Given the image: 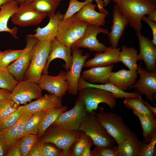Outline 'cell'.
Segmentation results:
<instances>
[{
    "instance_id": "6da1fadb",
    "label": "cell",
    "mask_w": 156,
    "mask_h": 156,
    "mask_svg": "<svg viewBox=\"0 0 156 156\" xmlns=\"http://www.w3.org/2000/svg\"><path fill=\"white\" fill-rule=\"evenodd\" d=\"M117 5L136 32L142 28V18L156 9L153 0H111Z\"/></svg>"
},
{
    "instance_id": "7a4b0ae2",
    "label": "cell",
    "mask_w": 156,
    "mask_h": 156,
    "mask_svg": "<svg viewBox=\"0 0 156 156\" xmlns=\"http://www.w3.org/2000/svg\"><path fill=\"white\" fill-rule=\"evenodd\" d=\"M94 111L86 112L78 130L90 137L95 146H114L116 142L98 120Z\"/></svg>"
},
{
    "instance_id": "3957f363",
    "label": "cell",
    "mask_w": 156,
    "mask_h": 156,
    "mask_svg": "<svg viewBox=\"0 0 156 156\" xmlns=\"http://www.w3.org/2000/svg\"><path fill=\"white\" fill-rule=\"evenodd\" d=\"M51 41L38 40L33 48L30 63L24 80L38 84L47 63L51 49Z\"/></svg>"
},
{
    "instance_id": "277c9868",
    "label": "cell",
    "mask_w": 156,
    "mask_h": 156,
    "mask_svg": "<svg viewBox=\"0 0 156 156\" xmlns=\"http://www.w3.org/2000/svg\"><path fill=\"white\" fill-rule=\"evenodd\" d=\"M96 116L99 122L118 145L135 134L125 123L122 117L115 113L101 111L96 113Z\"/></svg>"
},
{
    "instance_id": "5b68a950",
    "label": "cell",
    "mask_w": 156,
    "mask_h": 156,
    "mask_svg": "<svg viewBox=\"0 0 156 156\" xmlns=\"http://www.w3.org/2000/svg\"><path fill=\"white\" fill-rule=\"evenodd\" d=\"M81 131L50 127L40 138L44 143H51L62 149L63 156H71L70 149L79 137Z\"/></svg>"
},
{
    "instance_id": "8992f818",
    "label": "cell",
    "mask_w": 156,
    "mask_h": 156,
    "mask_svg": "<svg viewBox=\"0 0 156 156\" xmlns=\"http://www.w3.org/2000/svg\"><path fill=\"white\" fill-rule=\"evenodd\" d=\"M88 24L78 19L74 15L59 23L56 38L67 47L72 45L83 35Z\"/></svg>"
},
{
    "instance_id": "52a82bcc",
    "label": "cell",
    "mask_w": 156,
    "mask_h": 156,
    "mask_svg": "<svg viewBox=\"0 0 156 156\" xmlns=\"http://www.w3.org/2000/svg\"><path fill=\"white\" fill-rule=\"evenodd\" d=\"M79 97L84 102L86 112H96L98 105L104 103L111 109H113L116 105V98L113 94L102 89L88 87L78 91Z\"/></svg>"
},
{
    "instance_id": "ba28073f",
    "label": "cell",
    "mask_w": 156,
    "mask_h": 156,
    "mask_svg": "<svg viewBox=\"0 0 156 156\" xmlns=\"http://www.w3.org/2000/svg\"><path fill=\"white\" fill-rule=\"evenodd\" d=\"M86 112L84 102L78 97L75 100L74 107L62 113L50 127L70 131L78 130Z\"/></svg>"
},
{
    "instance_id": "9c48e42d",
    "label": "cell",
    "mask_w": 156,
    "mask_h": 156,
    "mask_svg": "<svg viewBox=\"0 0 156 156\" xmlns=\"http://www.w3.org/2000/svg\"><path fill=\"white\" fill-rule=\"evenodd\" d=\"M109 32L107 29L88 24L83 36L74 43L70 48H83L97 53L103 52L108 47L103 43L100 42L97 39V36L99 33L107 34Z\"/></svg>"
},
{
    "instance_id": "30bf717a",
    "label": "cell",
    "mask_w": 156,
    "mask_h": 156,
    "mask_svg": "<svg viewBox=\"0 0 156 156\" xmlns=\"http://www.w3.org/2000/svg\"><path fill=\"white\" fill-rule=\"evenodd\" d=\"M38 84L27 80L18 82L11 92L9 99L19 105L42 96Z\"/></svg>"
},
{
    "instance_id": "8fae6325",
    "label": "cell",
    "mask_w": 156,
    "mask_h": 156,
    "mask_svg": "<svg viewBox=\"0 0 156 156\" xmlns=\"http://www.w3.org/2000/svg\"><path fill=\"white\" fill-rule=\"evenodd\" d=\"M73 60L70 68L67 72V80L69 84L68 93L77 95L78 92V84L81 72L86 60L90 54L87 53L83 55V50L79 48H71Z\"/></svg>"
},
{
    "instance_id": "7c38bea8",
    "label": "cell",
    "mask_w": 156,
    "mask_h": 156,
    "mask_svg": "<svg viewBox=\"0 0 156 156\" xmlns=\"http://www.w3.org/2000/svg\"><path fill=\"white\" fill-rule=\"evenodd\" d=\"M38 84L42 90L61 99L65 95L69 89L67 73L62 70L55 76L48 74H42Z\"/></svg>"
},
{
    "instance_id": "4fadbf2b",
    "label": "cell",
    "mask_w": 156,
    "mask_h": 156,
    "mask_svg": "<svg viewBox=\"0 0 156 156\" xmlns=\"http://www.w3.org/2000/svg\"><path fill=\"white\" fill-rule=\"evenodd\" d=\"M140 75L139 79L135 82L130 88H134L141 95L144 94L147 100L154 105V98L156 99V71L150 72L138 65L137 70Z\"/></svg>"
},
{
    "instance_id": "5bb4252c",
    "label": "cell",
    "mask_w": 156,
    "mask_h": 156,
    "mask_svg": "<svg viewBox=\"0 0 156 156\" xmlns=\"http://www.w3.org/2000/svg\"><path fill=\"white\" fill-rule=\"evenodd\" d=\"M47 16L35 10L28 3L20 5L10 18L12 23L23 27L37 25Z\"/></svg>"
},
{
    "instance_id": "9a60e30c",
    "label": "cell",
    "mask_w": 156,
    "mask_h": 156,
    "mask_svg": "<svg viewBox=\"0 0 156 156\" xmlns=\"http://www.w3.org/2000/svg\"><path fill=\"white\" fill-rule=\"evenodd\" d=\"M136 35L140 48L138 61L142 60L144 61L148 71H156V45L148 38L142 35L140 32H136Z\"/></svg>"
},
{
    "instance_id": "2e32d148",
    "label": "cell",
    "mask_w": 156,
    "mask_h": 156,
    "mask_svg": "<svg viewBox=\"0 0 156 156\" xmlns=\"http://www.w3.org/2000/svg\"><path fill=\"white\" fill-rule=\"evenodd\" d=\"M112 24L111 31L107 34L111 47H117L118 42L123 35L125 29L128 24V20L116 4L113 8L112 12Z\"/></svg>"
},
{
    "instance_id": "e0dca14e",
    "label": "cell",
    "mask_w": 156,
    "mask_h": 156,
    "mask_svg": "<svg viewBox=\"0 0 156 156\" xmlns=\"http://www.w3.org/2000/svg\"><path fill=\"white\" fill-rule=\"evenodd\" d=\"M71 48L58 41L56 38L51 42V49L48 56L45 67L42 73H48V69L51 62L56 58H60L63 60L65 64L63 67L67 72L70 68L73 60Z\"/></svg>"
},
{
    "instance_id": "ac0fdd59",
    "label": "cell",
    "mask_w": 156,
    "mask_h": 156,
    "mask_svg": "<svg viewBox=\"0 0 156 156\" xmlns=\"http://www.w3.org/2000/svg\"><path fill=\"white\" fill-rule=\"evenodd\" d=\"M62 105V99L53 94H50L42 96L33 102L21 106V107L23 112L33 114L51 107H60Z\"/></svg>"
},
{
    "instance_id": "d6986e66",
    "label": "cell",
    "mask_w": 156,
    "mask_h": 156,
    "mask_svg": "<svg viewBox=\"0 0 156 156\" xmlns=\"http://www.w3.org/2000/svg\"><path fill=\"white\" fill-rule=\"evenodd\" d=\"M49 21L48 24L43 27H38L36 30V33L32 36L38 40L51 41L56 38L59 24L63 18L64 14L60 11L48 16Z\"/></svg>"
},
{
    "instance_id": "ffe728a7",
    "label": "cell",
    "mask_w": 156,
    "mask_h": 156,
    "mask_svg": "<svg viewBox=\"0 0 156 156\" xmlns=\"http://www.w3.org/2000/svg\"><path fill=\"white\" fill-rule=\"evenodd\" d=\"M120 50V48L108 47L105 51L96 53L93 58L86 61L83 67L92 68L107 66L118 62V57Z\"/></svg>"
},
{
    "instance_id": "44dd1931",
    "label": "cell",
    "mask_w": 156,
    "mask_h": 156,
    "mask_svg": "<svg viewBox=\"0 0 156 156\" xmlns=\"http://www.w3.org/2000/svg\"><path fill=\"white\" fill-rule=\"evenodd\" d=\"M32 114L23 112L14 125L0 132V138L8 148L22 137L25 123Z\"/></svg>"
},
{
    "instance_id": "7402d4cb",
    "label": "cell",
    "mask_w": 156,
    "mask_h": 156,
    "mask_svg": "<svg viewBox=\"0 0 156 156\" xmlns=\"http://www.w3.org/2000/svg\"><path fill=\"white\" fill-rule=\"evenodd\" d=\"M137 70L132 71L122 69L116 72H112L108 83H111L120 90H127L136 82L138 77Z\"/></svg>"
},
{
    "instance_id": "603a6c76",
    "label": "cell",
    "mask_w": 156,
    "mask_h": 156,
    "mask_svg": "<svg viewBox=\"0 0 156 156\" xmlns=\"http://www.w3.org/2000/svg\"><path fill=\"white\" fill-rule=\"evenodd\" d=\"M18 4L14 0L6 2L0 7V32L9 33L14 38L18 39V28L15 27L12 28L8 26V21L12 14L18 9Z\"/></svg>"
},
{
    "instance_id": "cb8c5ba5",
    "label": "cell",
    "mask_w": 156,
    "mask_h": 156,
    "mask_svg": "<svg viewBox=\"0 0 156 156\" xmlns=\"http://www.w3.org/2000/svg\"><path fill=\"white\" fill-rule=\"evenodd\" d=\"M92 3L84 6L75 14V16L79 20L88 24L100 27L104 25L107 15L96 11L95 9L96 5Z\"/></svg>"
},
{
    "instance_id": "d4e9b609",
    "label": "cell",
    "mask_w": 156,
    "mask_h": 156,
    "mask_svg": "<svg viewBox=\"0 0 156 156\" xmlns=\"http://www.w3.org/2000/svg\"><path fill=\"white\" fill-rule=\"evenodd\" d=\"M33 47L30 48L7 68L8 71L18 82L24 80L25 74L30 63Z\"/></svg>"
},
{
    "instance_id": "484cf974",
    "label": "cell",
    "mask_w": 156,
    "mask_h": 156,
    "mask_svg": "<svg viewBox=\"0 0 156 156\" xmlns=\"http://www.w3.org/2000/svg\"><path fill=\"white\" fill-rule=\"evenodd\" d=\"M114 67L113 64L107 66L92 67L83 71L81 77L90 83H108Z\"/></svg>"
},
{
    "instance_id": "4316f807",
    "label": "cell",
    "mask_w": 156,
    "mask_h": 156,
    "mask_svg": "<svg viewBox=\"0 0 156 156\" xmlns=\"http://www.w3.org/2000/svg\"><path fill=\"white\" fill-rule=\"evenodd\" d=\"M92 87L102 89L112 93L116 99H124L128 97H136L141 95L137 92H128L122 90L112 84L107 83L96 84L89 83L81 77L78 84V91L86 88Z\"/></svg>"
},
{
    "instance_id": "83f0119b",
    "label": "cell",
    "mask_w": 156,
    "mask_h": 156,
    "mask_svg": "<svg viewBox=\"0 0 156 156\" xmlns=\"http://www.w3.org/2000/svg\"><path fill=\"white\" fill-rule=\"evenodd\" d=\"M68 106L62 105L50 108L45 111L40 122L37 135L39 138L43 135L46 130L54 122L62 112L67 110Z\"/></svg>"
},
{
    "instance_id": "f1b7e54d",
    "label": "cell",
    "mask_w": 156,
    "mask_h": 156,
    "mask_svg": "<svg viewBox=\"0 0 156 156\" xmlns=\"http://www.w3.org/2000/svg\"><path fill=\"white\" fill-rule=\"evenodd\" d=\"M141 146L142 142L135 134L118 144L117 156H139Z\"/></svg>"
},
{
    "instance_id": "f546056e",
    "label": "cell",
    "mask_w": 156,
    "mask_h": 156,
    "mask_svg": "<svg viewBox=\"0 0 156 156\" xmlns=\"http://www.w3.org/2000/svg\"><path fill=\"white\" fill-rule=\"evenodd\" d=\"M26 45L22 50H8L4 51L3 55L0 61V67L7 68L10 63L17 59L30 48L33 47L38 40L32 34L27 35Z\"/></svg>"
},
{
    "instance_id": "4dcf8cb0",
    "label": "cell",
    "mask_w": 156,
    "mask_h": 156,
    "mask_svg": "<svg viewBox=\"0 0 156 156\" xmlns=\"http://www.w3.org/2000/svg\"><path fill=\"white\" fill-rule=\"evenodd\" d=\"M121 49L118 62H122L130 70H137L138 66L137 50L133 47H129L125 45L122 46Z\"/></svg>"
},
{
    "instance_id": "1f68e13d",
    "label": "cell",
    "mask_w": 156,
    "mask_h": 156,
    "mask_svg": "<svg viewBox=\"0 0 156 156\" xmlns=\"http://www.w3.org/2000/svg\"><path fill=\"white\" fill-rule=\"evenodd\" d=\"M134 114L139 119L141 125L144 141L148 143L152 135L156 131V119L155 117L144 115L135 110H132Z\"/></svg>"
},
{
    "instance_id": "d6a6232c",
    "label": "cell",
    "mask_w": 156,
    "mask_h": 156,
    "mask_svg": "<svg viewBox=\"0 0 156 156\" xmlns=\"http://www.w3.org/2000/svg\"><path fill=\"white\" fill-rule=\"evenodd\" d=\"M61 1V0H32L28 3L36 11L45 13L48 16L55 13Z\"/></svg>"
},
{
    "instance_id": "836d02e7",
    "label": "cell",
    "mask_w": 156,
    "mask_h": 156,
    "mask_svg": "<svg viewBox=\"0 0 156 156\" xmlns=\"http://www.w3.org/2000/svg\"><path fill=\"white\" fill-rule=\"evenodd\" d=\"M123 103L128 109L135 110L144 115L155 117L156 114L151 112L144 104L141 95L136 97L125 98Z\"/></svg>"
},
{
    "instance_id": "e575fe53",
    "label": "cell",
    "mask_w": 156,
    "mask_h": 156,
    "mask_svg": "<svg viewBox=\"0 0 156 156\" xmlns=\"http://www.w3.org/2000/svg\"><path fill=\"white\" fill-rule=\"evenodd\" d=\"M45 110L34 113L27 120L25 123L22 136L29 134L37 135L40 122Z\"/></svg>"
},
{
    "instance_id": "d590c367",
    "label": "cell",
    "mask_w": 156,
    "mask_h": 156,
    "mask_svg": "<svg viewBox=\"0 0 156 156\" xmlns=\"http://www.w3.org/2000/svg\"><path fill=\"white\" fill-rule=\"evenodd\" d=\"M18 82L7 68L0 67V89H6L12 92Z\"/></svg>"
},
{
    "instance_id": "8d00e7d4",
    "label": "cell",
    "mask_w": 156,
    "mask_h": 156,
    "mask_svg": "<svg viewBox=\"0 0 156 156\" xmlns=\"http://www.w3.org/2000/svg\"><path fill=\"white\" fill-rule=\"evenodd\" d=\"M19 105L9 99L0 101V121L18 109Z\"/></svg>"
},
{
    "instance_id": "74e56055",
    "label": "cell",
    "mask_w": 156,
    "mask_h": 156,
    "mask_svg": "<svg viewBox=\"0 0 156 156\" xmlns=\"http://www.w3.org/2000/svg\"><path fill=\"white\" fill-rule=\"evenodd\" d=\"M23 112L21 106H19L17 110L0 121V132L9 128L14 125Z\"/></svg>"
},
{
    "instance_id": "f35d334b",
    "label": "cell",
    "mask_w": 156,
    "mask_h": 156,
    "mask_svg": "<svg viewBox=\"0 0 156 156\" xmlns=\"http://www.w3.org/2000/svg\"><path fill=\"white\" fill-rule=\"evenodd\" d=\"M156 131L153 133L150 141L146 143L142 142L139 156H156Z\"/></svg>"
},
{
    "instance_id": "ab89813d",
    "label": "cell",
    "mask_w": 156,
    "mask_h": 156,
    "mask_svg": "<svg viewBox=\"0 0 156 156\" xmlns=\"http://www.w3.org/2000/svg\"><path fill=\"white\" fill-rule=\"evenodd\" d=\"M93 0H85L80 2L77 0H69V4L67 10L64 15L62 20L66 19L79 12L86 5L92 2Z\"/></svg>"
},
{
    "instance_id": "60d3db41",
    "label": "cell",
    "mask_w": 156,
    "mask_h": 156,
    "mask_svg": "<svg viewBox=\"0 0 156 156\" xmlns=\"http://www.w3.org/2000/svg\"><path fill=\"white\" fill-rule=\"evenodd\" d=\"M90 139L89 136L81 131L79 137L74 144L71 155L81 156L85 146Z\"/></svg>"
},
{
    "instance_id": "b9f144b4",
    "label": "cell",
    "mask_w": 156,
    "mask_h": 156,
    "mask_svg": "<svg viewBox=\"0 0 156 156\" xmlns=\"http://www.w3.org/2000/svg\"><path fill=\"white\" fill-rule=\"evenodd\" d=\"M117 146L101 147L95 146L91 150V156H117Z\"/></svg>"
},
{
    "instance_id": "7bdbcfd3",
    "label": "cell",
    "mask_w": 156,
    "mask_h": 156,
    "mask_svg": "<svg viewBox=\"0 0 156 156\" xmlns=\"http://www.w3.org/2000/svg\"><path fill=\"white\" fill-rule=\"evenodd\" d=\"M42 156H63V155L62 151L47 143H44L42 148Z\"/></svg>"
},
{
    "instance_id": "ee69618b",
    "label": "cell",
    "mask_w": 156,
    "mask_h": 156,
    "mask_svg": "<svg viewBox=\"0 0 156 156\" xmlns=\"http://www.w3.org/2000/svg\"><path fill=\"white\" fill-rule=\"evenodd\" d=\"M37 135L29 134L22 136L20 138V144L32 148L38 140Z\"/></svg>"
},
{
    "instance_id": "f6af8a7d",
    "label": "cell",
    "mask_w": 156,
    "mask_h": 156,
    "mask_svg": "<svg viewBox=\"0 0 156 156\" xmlns=\"http://www.w3.org/2000/svg\"><path fill=\"white\" fill-rule=\"evenodd\" d=\"M44 143L41 139L38 140L27 156H42V148Z\"/></svg>"
},
{
    "instance_id": "bcb514c9",
    "label": "cell",
    "mask_w": 156,
    "mask_h": 156,
    "mask_svg": "<svg viewBox=\"0 0 156 156\" xmlns=\"http://www.w3.org/2000/svg\"><path fill=\"white\" fill-rule=\"evenodd\" d=\"M142 20L146 23L151 29L153 35L151 41L154 45H156V22L152 21L145 15L142 18Z\"/></svg>"
},
{
    "instance_id": "7dc6e473",
    "label": "cell",
    "mask_w": 156,
    "mask_h": 156,
    "mask_svg": "<svg viewBox=\"0 0 156 156\" xmlns=\"http://www.w3.org/2000/svg\"><path fill=\"white\" fill-rule=\"evenodd\" d=\"M6 156H21L20 138L10 147Z\"/></svg>"
},
{
    "instance_id": "c3c4849f",
    "label": "cell",
    "mask_w": 156,
    "mask_h": 156,
    "mask_svg": "<svg viewBox=\"0 0 156 156\" xmlns=\"http://www.w3.org/2000/svg\"><path fill=\"white\" fill-rule=\"evenodd\" d=\"M93 142L90 139L85 146L81 156H91V147Z\"/></svg>"
},
{
    "instance_id": "681fc988",
    "label": "cell",
    "mask_w": 156,
    "mask_h": 156,
    "mask_svg": "<svg viewBox=\"0 0 156 156\" xmlns=\"http://www.w3.org/2000/svg\"><path fill=\"white\" fill-rule=\"evenodd\" d=\"M97 4V6L100 12L103 13L108 15L109 12L108 11L104 8V2L103 0H94Z\"/></svg>"
},
{
    "instance_id": "f907efd6",
    "label": "cell",
    "mask_w": 156,
    "mask_h": 156,
    "mask_svg": "<svg viewBox=\"0 0 156 156\" xmlns=\"http://www.w3.org/2000/svg\"><path fill=\"white\" fill-rule=\"evenodd\" d=\"M8 148L0 138V156H6Z\"/></svg>"
},
{
    "instance_id": "816d5d0a",
    "label": "cell",
    "mask_w": 156,
    "mask_h": 156,
    "mask_svg": "<svg viewBox=\"0 0 156 156\" xmlns=\"http://www.w3.org/2000/svg\"><path fill=\"white\" fill-rule=\"evenodd\" d=\"M11 92L6 89H0V101L4 99H9Z\"/></svg>"
},
{
    "instance_id": "f5cc1de1",
    "label": "cell",
    "mask_w": 156,
    "mask_h": 156,
    "mask_svg": "<svg viewBox=\"0 0 156 156\" xmlns=\"http://www.w3.org/2000/svg\"><path fill=\"white\" fill-rule=\"evenodd\" d=\"M31 148L30 147L20 144L21 156H27Z\"/></svg>"
},
{
    "instance_id": "db71d44e",
    "label": "cell",
    "mask_w": 156,
    "mask_h": 156,
    "mask_svg": "<svg viewBox=\"0 0 156 156\" xmlns=\"http://www.w3.org/2000/svg\"><path fill=\"white\" fill-rule=\"evenodd\" d=\"M148 15V17L152 21L156 22V10H154Z\"/></svg>"
},
{
    "instance_id": "11a10c76",
    "label": "cell",
    "mask_w": 156,
    "mask_h": 156,
    "mask_svg": "<svg viewBox=\"0 0 156 156\" xmlns=\"http://www.w3.org/2000/svg\"><path fill=\"white\" fill-rule=\"evenodd\" d=\"M144 104L148 107L153 113L156 114V108L151 105L149 103L146 101H144Z\"/></svg>"
},
{
    "instance_id": "9f6ffc18",
    "label": "cell",
    "mask_w": 156,
    "mask_h": 156,
    "mask_svg": "<svg viewBox=\"0 0 156 156\" xmlns=\"http://www.w3.org/2000/svg\"><path fill=\"white\" fill-rule=\"evenodd\" d=\"M20 5L24 3L26 0H14Z\"/></svg>"
},
{
    "instance_id": "6f0895ef",
    "label": "cell",
    "mask_w": 156,
    "mask_h": 156,
    "mask_svg": "<svg viewBox=\"0 0 156 156\" xmlns=\"http://www.w3.org/2000/svg\"><path fill=\"white\" fill-rule=\"evenodd\" d=\"M103 2L104 7L107 6L109 4L111 0H103Z\"/></svg>"
},
{
    "instance_id": "680465c9",
    "label": "cell",
    "mask_w": 156,
    "mask_h": 156,
    "mask_svg": "<svg viewBox=\"0 0 156 156\" xmlns=\"http://www.w3.org/2000/svg\"><path fill=\"white\" fill-rule=\"evenodd\" d=\"M12 0H0V7L5 3Z\"/></svg>"
},
{
    "instance_id": "91938a15",
    "label": "cell",
    "mask_w": 156,
    "mask_h": 156,
    "mask_svg": "<svg viewBox=\"0 0 156 156\" xmlns=\"http://www.w3.org/2000/svg\"><path fill=\"white\" fill-rule=\"evenodd\" d=\"M4 52L0 51V61L3 55Z\"/></svg>"
},
{
    "instance_id": "94428289",
    "label": "cell",
    "mask_w": 156,
    "mask_h": 156,
    "mask_svg": "<svg viewBox=\"0 0 156 156\" xmlns=\"http://www.w3.org/2000/svg\"><path fill=\"white\" fill-rule=\"evenodd\" d=\"M32 0H26L24 3H29Z\"/></svg>"
},
{
    "instance_id": "6125c7cd",
    "label": "cell",
    "mask_w": 156,
    "mask_h": 156,
    "mask_svg": "<svg viewBox=\"0 0 156 156\" xmlns=\"http://www.w3.org/2000/svg\"><path fill=\"white\" fill-rule=\"evenodd\" d=\"M153 1L156 3V0H153Z\"/></svg>"
}]
</instances>
